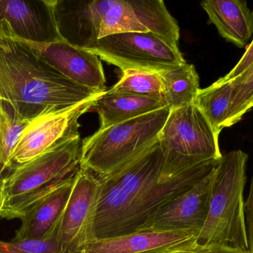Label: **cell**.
Listing matches in <instances>:
<instances>
[{"label":"cell","instance_id":"12","mask_svg":"<svg viewBox=\"0 0 253 253\" xmlns=\"http://www.w3.org/2000/svg\"><path fill=\"white\" fill-rule=\"evenodd\" d=\"M115 0H53L58 31L62 40L84 50L97 46L101 23Z\"/></svg>","mask_w":253,"mask_h":253},{"label":"cell","instance_id":"11","mask_svg":"<svg viewBox=\"0 0 253 253\" xmlns=\"http://www.w3.org/2000/svg\"><path fill=\"white\" fill-rule=\"evenodd\" d=\"M215 169L190 190L159 209L138 231H190L199 235L209 212Z\"/></svg>","mask_w":253,"mask_h":253},{"label":"cell","instance_id":"14","mask_svg":"<svg viewBox=\"0 0 253 253\" xmlns=\"http://www.w3.org/2000/svg\"><path fill=\"white\" fill-rule=\"evenodd\" d=\"M190 231L143 230L130 234L93 239L81 253H158L197 242Z\"/></svg>","mask_w":253,"mask_h":253},{"label":"cell","instance_id":"24","mask_svg":"<svg viewBox=\"0 0 253 253\" xmlns=\"http://www.w3.org/2000/svg\"><path fill=\"white\" fill-rule=\"evenodd\" d=\"M234 80V94L230 110V127L242 120L252 108L253 101V64Z\"/></svg>","mask_w":253,"mask_h":253},{"label":"cell","instance_id":"16","mask_svg":"<svg viewBox=\"0 0 253 253\" xmlns=\"http://www.w3.org/2000/svg\"><path fill=\"white\" fill-rule=\"evenodd\" d=\"M220 35L245 48L253 34V14L244 0H205L201 3Z\"/></svg>","mask_w":253,"mask_h":253},{"label":"cell","instance_id":"22","mask_svg":"<svg viewBox=\"0 0 253 253\" xmlns=\"http://www.w3.org/2000/svg\"><path fill=\"white\" fill-rule=\"evenodd\" d=\"M29 120L13 117L10 111L0 103V181L7 169L13 166L12 154Z\"/></svg>","mask_w":253,"mask_h":253},{"label":"cell","instance_id":"29","mask_svg":"<svg viewBox=\"0 0 253 253\" xmlns=\"http://www.w3.org/2000/svg\"><path fill=\"white\" fill-rule=\"evenodd\" d=\"M253 108V103H252V108Z\"/></svg>","mask_w":253,"mask_h":253},{"label":"cell","instance_id":"1","mask_svg":"<svg viewBox=\"0 0 253 253\" xmlns=\"http://www.w3.org/2000/svg\"><path fill=\"white\" fill-rule=\"evenodd\" d=\"M103 93L64 77L16 38L5 21H0V103L13 117L31 120Z\"/></svg>","mask_w":253,"mask_h":253},{"label":"cell","instance_id":"17","mask_svg":"<svg viewBox=\"0 0 253 253\" xmlns=\"http://www.w3.org/2000/svg\"><path fill=\"white\" fill-rule=\"evenodd\" d=\"M166 106L163 98L111 94L106 91L94 101L90 111L99 114V129H105Z\"/></svg>","mask_w":253,"mask_h":253},{"label":"cell","instance_id":"30","mask_svg":"<svg viewBox=\"0 0 253 253\" xmlns=\"http://www.w3.org/2000/svg\"><path fill=\"white\" fill-rule=\"evenodd\" d=\"M252 13H253V10Z\"/></svg>","mask_w":253,"mask_h":253},{"label":"cell","instance_id":"7","mask_svg":"<svg viewBox=\"0 0 253 253\" xmlns=\"http://www.w3.org/2000/svg\"><path fill=\"white\" fill-rule=\"evenodd\" d=\"M88 51L122 71L159 73L185 63L179 49H173L150 32H128L99 39Z\"/></svg>","mask_w":253,"mask_h":253},{"label":"cell","instance_id":"25","mask_svg":"<svg viewBox=\"0 0 253 253\" xmlns=\"http://www.w3.org/2000/svg\"><path fill=\"white\" fill-rule=\"evenodd\" d=\"M60 221L51 234L42 240H0V253H63L58 242Z\"/></svg>","mask_w":253,"mask_h":253},{"label":"cell","instance_id":"15","mask_svg":"<svg viewBox=\"0 0 253 253\" xmlns=\"http://www.w3.org/2000/svg\"><path fill=\"white\" fill-rule=\"evenodd\" d=\"M74 178L33 206L21 218L22 224L12 240H42L48 237L60 221L71 196Z\"/></svg>","mask_w":253,"mask_h":253},{"label":"cell","instance_id":"20","mask_svg":"<svg viewBox=\"0 0 253 253\" xmlns=\"http://www.w3.org/2000/svg\"><path fill=\"white\" fill-rule=\"evenodd\" d=\"M138 22L175 49H178L180 29L162 0H128Z\"/></svg>","mask_w":253,"mask_h":253},{"label":"cell","instance_id":"28","mask_svg":"<svg viewBox=\"0 0 253 253\" xmlns=\"http://www.w3.org/2000/svg\"><path fill=\"white\" fill-rule=\"evenodd\" d=\"M245 212L248 248L249 251L253 253V174L249 196L245 202Z\"/></svg>","mask_w":253,"mask_h":253},{"label":"cell","instance_id":"2","mask_svg":"<svg viewBox=\"0 0 253 253\" xmlns=\"http://www.w3.org/2000/svg\"><path fill=\"white\" fill-rule=\"evenodd\" d=\"M80 135L61 140L37 157L12 166L0 181V218L21 219L80 169Z\"/></svg>","mask_w":253,"mask_h":253},{"label":"cell","instance_id":"3","mask_svg":"<svg viewBox=\"0 0 253 253\" xmlns=\"http://www.w3.org/2000/svg\"><path fill=\"white\" fill-rule=\"evenodd\" d=\"M248 154L241 150L223 155L214 171L209 212L197 238L199 245L249 251L244 191Z\"/></svg>","mask_w":253,"mask_h":253},{"label":"cell","instance_id":"5","mask_svg":"<svg viewBox=\"0 0 253 253\" xmlns=\"http://www.w3.org/2000/svg\"><path fill=\"white\" fill-rule=\"evenodd\" d=\"M165 157L159 141L100 181L95 220L96 239L117 236L134 202L146 186L163 173Z\"/></svg>","mask_w":253,"mask_h":253},{"label":"cell","instance_id":"13","mask_svg":"<svg viewBox=\"0 0 253 253\" xmlns=\"http://www.w3.org/2000/svg\"><path fill=\"white\" fill-rule=\"evenodd\" d=\"M19 40L37 43L61 41L53 0H0V21Z\"/></svg>","mask_w":253,"mask_h":253},{"label":"cell","instance_id":"27","mask_svg":"<svg viewBox=\"0 0 253 253\" xmlns=\"http://www.w3.org/2000/svg\"><path fill=\"white\" fill-rule=\"evenodd\" d=\"M253 64V40L247 49L245 54L241 58L237 65L224 77H221L223 80L228 81L233 80L243 74Z\"/></svg>","mask_w":253,"mask_h":253},{"label":"cell","instance_id":"21","mask_svg":"<svg viewBox=\"0 0 253 253\" xmlns=\"http://www.w3.org/2000/svg\"><path fill=\"white\" fill-rule=\"evenodd\" d=\"M111 89V94H126L147 98H162V84L159 73L141 70H126Z\"/></svg>","mask_w":253,"mask_h":253},{"label":"cell","instance_id":"4","mask_svg":"<svg viewBox=\"0 0 253 253\" xmlns=\"http://www.w3.org/2000/svg\"><path fill=\"white\" fill-rule=\"evenodd\" d=\"M168 106L105 129L83 140L80 167L105 177L159 141L169 116Z\"/></svg>","mask_w":253,"mask_h":253},{"label":"cell","instance_id":"9","mask_svg":"<svg viewBox=\"0 0 253 253\" xmlns=\"http://www.w3.org/2000/svg\"><path fill=\"white\" fill-rule=\"evenodd\" d=\"M101 95L67 109L44 113L31 120L13 150V166L32 160L64 138L80 135L79 119L90 111L93 102Z\"/></svg>","mask_w":253,"mask_h":253},{"label":"cell","instance_id":"6","mask_svg":"<svg viewBox=\"0 0 253 253\" xmlns=\"http://www.w3.org/2000/svg\"><path fill=\"white\" fill-rule=\"evenodd\" d=\"M218 138L194 102L170 111L159 135L164 175H175L204 160H221Z\"/></svg>","mask_w":253,"mask_h":253},{"label":"cell","instance_id":"18","mask_svg":"<svg viewBox=\"0 0 253 253\" xmlns=\"http://www.w3.org/2000/svg\"><path fill=\"white\" fill-rule=\"evenodd\" d=\"M162 98L170 111L193 103L199 89V77L194 65L185 63L159 73Z\"/></svg>","mask_w":253,"mask_h":253},{"label":"cell","instance_id":"10","mask_svg":"<svg viewBox=\"0 0 253 253\" xmlns=\"http://www.w3.org/2000/svg\"><path fill=\"white\" fill-rule=\"evenodd\" d=\"M22 41L42 60L71 81L96 93L106 92L102 59L95 53L63 40L50 43Z\"/></svg>","mask_w":253,"mask_h":253},{"label":"cell","instance_id":"8","mask_svg":"<svg viewBox=\"0 0 253 253\" xmlns=\"http://www.w3.org/2000/svg\"><path fill=\"white\" fill-rule=\"evenodd\" d=\"M100 186L99 178L87 169L80 167L76 174L59 226L58 242L63 253H81L95 239Z\"/></svg>","mask_w":253,"mask_h":253},{"label":"cell","instance_id":"19","mask_svg":"<svg viewBox=\"0 0 253 253\" xmlns=\"http://www.w3.org/2000/svg\"><path fill=\"white\" fill-rule=\"evenodd\" d=\"M234 90V80L219 78L209 87L199 89L195 100L194 103L218 136L224 128L230 127V110Z\"/></svg>","mask_w":253,"mask_h":253},{"label":"cell","instance_id":"26","mask_svg":"<svg viewBox=\"0 0 253 253\" xmlns=\"http://www.w3.org/2000/svg\"><path fill=\"white\" fill-rule=\"evenodd\" d=\"M158 253H252L250 251L219 245H199L197 243L182 245Z\"/></svg>","mask_w":253,"mask_h":253},{"label":"cell","instance_id":"23","mask_svg":"<svg viewBox=\"0 0 253 253\" xmlns=\"http://www.w3.org/2000/svg\"><path fill=\"white\" fill-rule=\"evenodd\" d=\"M128 32H147L138 22L128 0H115L102 19L99 37Z\"/></svg>","mask_w":253,"mask_h":253}]
</instances>
